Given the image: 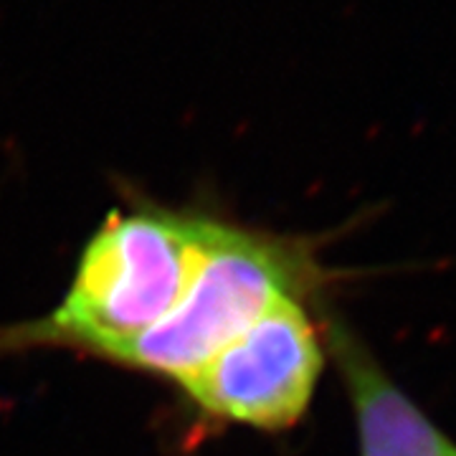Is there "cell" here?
<instances>
[{"label":"cell","mask_w":456,"mask_h":456,"mask_svg":"<svg viewBox=\"0 0 456 456\" xmlns=\"http://www.w3.org/2000/svg\"><path fill=\"white\" fill-rule=\"evenodd\" d=\"M322 307V305H320ZM305 299H281L178 388L200 416L284 431L310 408L325 368L322 325Z\"/></svg>","instance_id":"3"},{"label":"cell","mask_w":456,"mask_h":456,"mask_svg":"<svg viewBox=\"0 0 456 456\" xmlns=\"http://www.w3.org/2000/svg\"><path fill=\"white\" fill-rule=\"evenodd\" d=\"M317 314L353 408L358 456H456L454 441L408 398L330 302Z\"/></svg>","instance_id":"4"},{"label":"cell","mask_w":456,"mask_h":456,"mask_svg":"<svg viewBox=\"0 0 456 456\" xmlns=\"http://www.w3.org/2000/svg\"><path fill=\"white\" fill-rule=\"evenodd\" d=\"M330 279L310 239L226 221L178 307L107 362L180 386L281 299L325 305Z\"/></svg>","instance_id":"2"},{"label":"cell","mask_w":456,"mask_h":456,"mask_svg":"<svg viewBox=\"0 0 456 456\" xmlns=\"http://www.w3.org/2000/svg\"><path fill=\"white\" fill-rule=\"evenodd\" d=\"M224 224L152 200L112 211L82 251L59 307L0 327V355L64 347L107 360L178 307Z\"/></svg>","instance_id":"1"}]
</instances>
